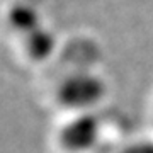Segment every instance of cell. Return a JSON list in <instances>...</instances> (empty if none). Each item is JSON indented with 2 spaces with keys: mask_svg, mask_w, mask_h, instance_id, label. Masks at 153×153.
Here are the masks:
<instances>
[{
  "mask_svg": "<svg viewBox=\"0 0 153 153\" xmlns=\"http://www.w3.org/2000/svg\"><path fill=\"white\" fill-rule=\"evenodd\" d=\"M105 94V85L92 73H75L60 83L56 97L68 109L83 111L99 104Z\"/></svg>",
  "mask_w": 153,
  "mask_h": 153,
  "instance_id": "cell-1",
  "label": "cell"
},
{
  "mask_svg": "<svg viewBox=\"0 0 153 153\" xmlns=\"http://www.w3.org/2000/svg\"><path fill=\"white\" fill-rule=\"evenodd\" d=\"M100 124L92 114H80L60 129L58 141L61 148L70 153L87 152L97 143Z\"/></svg>",
  "mask_w": 153,
  "mask_h": 153,
  "instance_id": "cell-2",
  "label": "cell"
},
{
  "mask_svg": "<svg viewBox=\"0 0 153 153\" xmlns=\"http://www.w3.org/2000/svg\"><path fill=\"white\" fill-rule=\"evenodd\" d=\"M55 36L49 31H46L43 26L26 36V51L36 61H43L49 58L55 51Z\"/></svg>",
  "mask_w": 153,
  "mask_h": 153,
  "instance_id": "cell-3",
  "label": "cell"
},
{
  "mask_svg": "<svg viewBox=\"0 0 153 153\" xmlns=\"http://www.w3.org/2000/svg\"><path fill=\"white\" fill-rule=\"evenodd\" d=\"M9 22H10L12 29L21 33L22 36H27L29 33L41 27V19H39L38 10L26 4L16 5L9 12Z\"/></svg>",
  "mask_w": 153,
  "mask_h": 153,
  "instance_id": "cell-4",
  "label": "cell"
},
{
  "mask_svg": "<svg viewBox=\"0 0 153 153\" xmlns=\"http://www.w3.org/2000/svg\"><path fill=\"white\" fill-rule=\"evenodd\" d=\"M121 153H153V143H152V141L134 143V145L126 146Z\"/></svg>",
  "mask_w": 153,
  "mask_h": 153,
  "instance_id": "cell-5",
  "label": "cell"
}]
</instances>
